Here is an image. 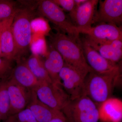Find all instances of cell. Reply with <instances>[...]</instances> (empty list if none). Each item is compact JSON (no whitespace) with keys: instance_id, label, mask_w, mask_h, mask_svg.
<instances>
[{"instance_id":"cell-9","label":"cell","mask_w":122,"mask_h":122,"mask_svg":"<svg viewBox=\"0 0 122 122\" xmlns=\"http://www.w3.org/2000/svg\"><path fill=\"white\" fill-rule=\"evenodd\" d=\"M81 43L86 62L95 72L104 73L122 69L120 62L114 63L106 59L87 44L84 39L81 41Z\"/></svg>"},{"instance_id":"cell-22","label":"cell","mask_w":122,"mask_h":122,"mask_svg":"<svg viewBox=\"0 0 122 122\" xmlns=\"http://www.w3.org/2000/svg\"><path fill=\"white\" fill-rule=\"evenodd\" d=\"M13 61L0 57V81L7 79L10 76L14 68Z\"/></svg>"},{"instance_id":"cell-17","label":"cell","mask_w":122,"mask_h":122,"mask_svg":"<svg viewBox=\"0 0 122 122\" xmlns=\"http://www.w3.org/2000/svg\"><path fill=\"white\" fill-rule=\"evenodd\" d=\"M99 110L101 122H122V102L120 99L111 98L99 107Z\"/></svg>"},{"instance_id":"cell-18","label":"cell","mask_w":122,"mask_h":122,"mask_svg":"<svg viewBox=\"0 0 122 122\" xmlns=\"http://www.w3.org/2000/svg\"><path fill=\"white\" fill-rule=\"evenodd\" d=\"M38 122H49L61 112L51 109L37 98L35 91L32 90V96L27 107Z\"/></svg>"},{"instance_id":"cell-14","label":"cell","mask_w":122,"mask_h":122,"mask_svg":"<svg viewBox=\"0 0 122 122\" xmlns=\"http://www.w3.org/2000/svg\"><path fill=\"white\" fill-rule=\"evenodd\" d=\"M14 17L0 23L2 57L12 61L17 60L16 49L11 29Z\"/></svg>"},{"instance_id":"cell-23","label":"cell","mask_w":122,"mask_h":122,"mask_svg":"<svg viewBox=\"0 0 122 122\" xmlns=\"http://www.w3.org/2000/svg\"><path fill=\"white\" fill-rule=\"evenodd\" d=\"M15 115L19 122H38L28 107Z\"/></svg>"},{"instance_id":"cell-20","label":"cell","mask_w":122,"mask_h":122,"mask_svg":"<svg viewBox=\"0 0 122 122\" xmlns=\"http://www.w3.org/2000/svg\"><path fill=\"white\" fill-rule=\"evenodd\" d=\"M7 79L0 81V122L10 116V100L7 89Z\"/></svg>"},{"instance_id":"cell-2","label":"cell","mask_w":122,"mask_h":122,"mask_svg":"<svg viewBox=\"0 0 122 122\" xmlns=\"http://www.w3.org/2000/svg\"><path fill=\"white\" fill-rule=\"evenodd\" d=\"M51 46L61 54L65 63L86 76L92 70L85 58L80 39L58 32L50 39Z\"/></svg>"},{"instance_id":"cell-11","label":"cell","mask_w":122,"mask_h":122,"mask_svg":"<svg viewBox=\"0 0 122 122\" xmlns=\"http://www.w3.org/2000/svg\"><path fill=\"white\" fill-rule=\"evenodd\" d=\"M86 35V38L97 42H106L122 39V26L112 24H97L86 29L79 30Z\"/></svg>"},{"instance_id":"cell-25","label":"cell","mask_w":122,"mask_h":122,"mask_svg":"<svg viewBox=\"0 0 122 122\" xmlns=\"http://www.w3.org/2000/svg\"><path fill=\"white\" fill-rule=\"evenodd\" d=\"M49 122H68L63 114L61 112Z\"/></svg>"},{"instance_id":"cell-16","label":"cell","mask_w":122,"mask_h":122,"mask_svg":"<svg viewBox=\"0 0 122 122\" xmlns=\"http://www.w3.org/2000/svg\"><path fill=\"white\" fill-rule=\"evenodd\" d=\"M43 60L44 66L52 83L61 86L59 74L65 64L61 54L51 46Z\"/></svg>"},{"instance_id":"cell-29","label":"cell","mask_w":122,"mask_h":122,"mask_svg":"<svg viewBox=\"0 0 122 122\" xmlns=\"http://www.w3.org/2000/svg\"></svg>"},{"instance_id":"cell-3","label":"cell","mask_w":122,"mask_h":122,"mask_svg":"<svg viewBox=\"0 0 122 122\" xmlns=\"http://www.w3.org/2000/svg\"><path fill=\"white\" fill-rule=\"evenodd\" d=\"M68 122H98L99 107L87 96L70 100L61 110Z\"/></svg>"},{"instance_id":"cell-7","label":"cell","mask_w":122,"mask_h":122,"mask_svg":"<svg viewBox=\"0 0 122 122\" xmlns=\"http://www.w3.org/2000/svg\"><path fill=\"white\" fill-rule=\"evenodd\" d=\"M63 90L73 100L83 95L86 76L75 68L65 63L59 74Z\"/></svg>"},{"instance_id":"cell-15","label":"cell","mask_w":122,"mask_h":122,"mask_svg":"<svg viewBox=\"0 0 122 122\" xmlns=\"http://www.w3.org/2000/svg\"><path fill=\"white\" fill-rule=\"evenodd\" d=\"M9 78L13 80L22 86L31 90H34L39 82L33 74L25 61H17V63L14 67Z\"/></svg>"},{"instance_id":"cell-6","label":"cell","mask_w":122,"mask_h":122,"mask_svg":"<svg viewBox=\"0 0 122 122\" xmlns=\"http://www.w3.org/2000/svg\"><path fill=\"white\" fill-rule=\"evenodd\" d=\"M37 98L51 109L61 111L70 100L61 86L51 82L39 83L34 90Z\"/></svg>"},{"instance_id":"cell-21","label":"cell","mask_w":122,"mask_h":122,"mask_svg":"<svg viewBox=\"0 0 122 122\" xmlns=\"http://www.w3.org/2000/svg\"><path fill=\"white\" fill-rule=\"evenodd\" d=\"M14 1L0 0V23L9 20L15 16L17 9Z\"/></svg>"},{"instance_id":"cell-28","label":"cell","mask_w":122,"mask_h":122,"mask_svg":"<svg viewBox=\"0 0 122 122\" xmlns=\"http://www.w3.org/2000/svg\"><path fill=\"white\" fill-rule=\"evenodd\" d=\"M0 57H2L1 53V48L0 38Z\"/></svg>"},{"instance_id":"cell-19","label":"cell","mask_w":122,"mask_h":122,"mask_svg":"<svg viewBox=\"0 0 122 122\" xmlns=\"http://www.w3.org/2000/svg\"><path fill=\"white\" fill-rule=\"evenodd\" d=\"M26 65L39 83L52 82L39 55L33 53L25 61Z\"/></svg>"},{"instance_id":"cell-13","label":"cell","mask_w":122,"mask_h":122,"mask_svg":"<svg viewBox=\"0 0 122 122\" xmlns=\"http://www.w3.org/2000/svg\"><path fill=\"white\" fill-rule=\"evenodd\" d=\"M84 40L102 57L115 63L120 62L122 57V39L106 42H97L87 38Z\"/></svg>"},{"instance_id":"cell-1","label":"cell","mask_w":122,"mask_h":122,"mask_svg":"<svg viewBox=\"0 0 122 122\" xmlns=\"http://www.w3.org/2000/svg\"><path fill=\"white\" fill-rule=\"evenodd\" d=\"M122 69L100 73L92 70L85 79L83 95L98 107L111 98L116 86L121 82Z\"/></svg>"},{"instance_id":"cell-24","label":"cell","mask_w":122,"mask_h":122,"mask_svg":"<svg viewBox=\"0 0 122 122\" xmlns=\"http://www.w3.org/2000/svg\"><path fill=\"white\" fill-rule=\"evenodd\" d=\"M63 10L72 12L76 7L74 0H52Z\"/></svg>"},{"instance_id":"cell-5","label":"cell","mask_w":122,"mask_h":122,"mask_svg":"<svg viewBox=\"0 0 122 122\" xmlns=\"http://www.w3.org/2000/svg\"><path fill=\"white\" fill-rule=\"evenodd\" d=\"M38 8L44 16L54 24L63 33L76 39H80L78 29L68 18L62 9L52 0L38 2Z\"/></svg>"},{"instance_id":"cell-8","label":"cell","mask_w":122,"mask_h":122,"mask_svg":"<svg viewBox=\"0 0 122 122\" xmlns=\"http://www.w3.org/2000/svg\"><path fill=\"white\" fill-rule=\"evenodd\" d=\"M99 8L95 11L93 24L106 23L122 26V0H99Z\"/></svg>"},{"instance_id":"cell-26","label":"cell","mask_w":122,"mask_h":122,"mask_svg":"<svg viewBox=\"0 0 122 122\" xmlns=\"http://www.w3.org/2000/svg\"><path fill=\"white\" fill-rule=\"evenodd\" d=\"M1 122H19L16 115L10 116L7 119Z\"/></svg>"},{"instance_id":"cell-4","label":"cell","mask_w":122,"mask_h":122,"mask_svg":"<svg viewBox=\"0 0 122 122\" xmlns=\"http://www.w3.org/2000/svg\"><path fill=\"white\" fill-rule=\"evenodd\" d=\"M32 12L27 9H17L11 25L16 45L17 61L28 49L32 40Z\"/></svg>"},{"instance_id":"cell-10","label":"cell","mask_w":122,"mask_h":122,"mask_svg":"<svg viewBox=\"0 0 122 122\" xmlns=\"http://www.w3.org/2000/svg\"><path fill=\"white\" fill-rule=\"evenodd\" d=\"M7 87L10 100V116L16 114L27 107L32 90L23 87L9 77L7 79Z\"/></svg>"},{"instance_id":"cell-12","label":"cell","mask_w":122,"mask_h":122,"mask_svg":"<svg viewBox=\"0 0 122 122\" xmlns=\"http://www.w3.org/2000/svg\"><path fill=\"white\" fill-rule=\"evenodd\" d=\"M99 1L98 0H87L82 4L76 6L73 11L70 12V19L78 29L79 32V30L86 29L92 26L95 9Z\"/></svg>"},{"instance_id":"cell-27","label":"cell","mask_w":122,"mask_h":122,"mask_svg":"<svg viewBox=\"0 0 122 122\" xmlns=\"http://www.w3.org/2000/svg\"><path fill=\"white\" fill-rule=\"evenodd\" d=\"M74 0L76 7L85 3L87 0Z\"/></svg>"}]
</instances>
